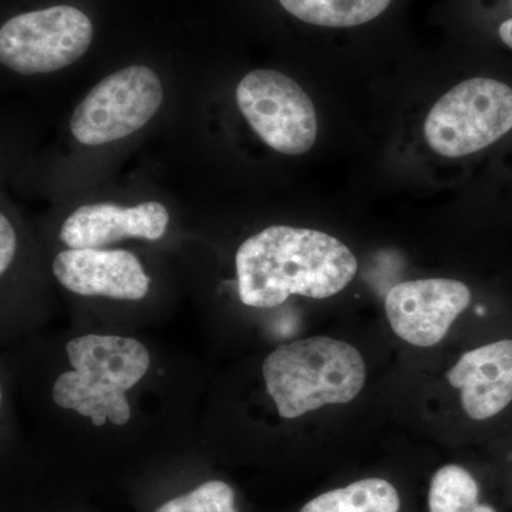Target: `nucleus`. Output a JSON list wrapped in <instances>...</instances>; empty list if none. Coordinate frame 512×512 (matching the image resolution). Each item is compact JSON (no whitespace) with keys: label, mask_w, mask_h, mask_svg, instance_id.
<instances>
[{"label":"nucleus","mask_w":512,"mask_h":512,"mask_svg":"<svg viewBox=\"0 0 512 512\" xmlns=\"http://www.w3.org/2000/svg\"><path fill=\"white\" fill-rule=\"evenodd\" d=\"M239 298L252 308H275L292 295L326 299L355 279L359 264L342 241L309 228L275 225L239 247Z\"/></svg>","instance_id":"obj_1"},{"label":"nucleus","mask_w":512,"mask_h":512,"mask_svg":"<svg viewBox=\"0 0 512 512\" xmlns=\"http://www.w3.org/2000/svg\"><path fill=\"white\" fill-rule=\"evenodd\" d=\"M266 392L284 419L355 400L366 383L359 350L328 336L278 346L262 366Z\"/></svg>","instance_id":"obj_2"},{"label":"nucleus","mask_w":512,"mask_h":512,"mask_svg":"<svg viewBox=\"0 0 512 512\" xmlns=\"http://www.w3.org/2000/svg\"><path fill=\"white\" fill-rule=\"evenodd\" d=\"M66 353L73 370L56 380L53 402L90 417L96 427L107 420L124 426L131 417L126 392L150 369L146 346L120 336L84 335L70 340Z\"/></svg>","instance_id":"obj_3"},{"label":"nucleus","mask_w":512,"mask_h":512,"mask_svg":"<svg viewBox=\"0 0 512 512\" xmlns=\"http://www.w3.org/2000/svg\"><path fill=\"white\" fill-rule=\"evenodd\" d=\"M512 128V89L494 79L466 80L444 94L424 123L431 150L466 157L500 140Z\"/></svg>","instance_id":"obj_4"},{"label":"nucleus","mask_w":512,"mask_h":512,"mask_svg":"<svg viewBox=\"0 0 512 512\" xmlns=\"http://www.w3.org/2000/svg\"><path fill=\"white\" fill-rule=\"evenodd\" d=\"M92 40V22L73 6L22 13L0 29V62L25 76L57 72L84 56Z\"/></svg>","instance_id":"obj_5"},{"label":"nucleus","mask_w":512,"mask_h":512,"mask_svg":"<svg viewBox=\"0 0 512 512\" xmlns=\"http://www.w3.org/2000/svg\"><path fill=\"white\" fill-rule=\"evenodd\" d=\"M164 92L146 66L110 74L74 110L70 130L84 146H101L136 133L156 116Z\"/></svg>","instance_id":"obj_6"},{"label":"nucleus","mask_w":512,"mask_h":512,"mask_svg":"<svg viewBox=\"0 0 512 512\" xmlns=\"http://www.w3.org/2000/svg\"><path fill=\"white\" fill-rule=\"evenodd\" d=\"M235 96L242 116L269 147L286 156H301L315 144V106L291 77L276 70H254L239 82Z\"/></svg>","instance_id":"obj_7"},{"label":"nucleus","mask_w":512,"mask_h":512,"mask_svg":"<svg viewBox=\"0 0 512 512\" xmlns=\"http://www.w3.org/2000/svg\"><path fill=\"white\" fill-rule=\"evenodd\" d=\"M471 302V291L454 279H417L393 286L384 302L393 332L409 345L431 348Z\"/></svg>","instance_id":"obj_8"},{"label":"nucleus","mask_w":512,"mask_h":512,"mask_svg":"<svg viewBox=\"0 0 512 512\" xmlns=\"http://www.w3.org/2000/svg\"><path fill=\"white\" fill-rule=\"evenodd\" d=\"M53 274L70 292L104 296L117 301H140L150 289V278L128 251L69 249L53 261Z\"/></svg>","instance_id":"obj_9"},{"label":"nucleus","mask_w":512,"mask_h":512,"mask_svg":"<svg viewBox=\"0 0 512 512\" xmlns=\"http://www.w3.org/2000/svg\"><path fill=\"white\" fill-rule=\"evenodd\" d=\"M471 420L493 419L512 403V339L497 340L464 353L447 373Z\"/></svg>","instance_id":"obj_10"},{"label":"nucleus","mask_w":512,"mask_h":512,"mask_svg":"<svg viewBox=\"0 0 512 512\" xmlns=\"http://www.w3.org/2000/svg\"><path fill=\"white\" fill-rule=\"evenodd\" d=\"M167 208L144 202L131 208L113 204L83 205L64 221L60 239L70 249H99L124 238L157 241L167 232Z\"/></svg>","instance_id":"obj_11"},{"label":"nucleus","mask_w":512,"mask_h":512,"mask_svg":"<svg viewBox=\"0 0 512 512\" xmlns=\"http://www.w3.org/2000/svg\"><path fill=\"white\" fill-rule=\"evenodd\" d=\"M399 488L383 477H366L316 495L299 512H402Z\"/></svg>","instance_id":"obj_12"},{"label":"nucleus","mask_w":512,"mask_h":512,"mask_svg":"<svg viewBox=\"0 0 512 512\" xmlns=\"http://www.w3.org/2000/svg\"><path fill=\"white\" fill-rule=\"evenodd\" d=\"M427 512H500L483 497L477 477L460 464L437 468L427 490Z\"/></svg>","instance_id":"obj_13"},{"label":"nucleus","mask_w":512,"mask_h":512,"mask_svg":"<svg viewBox=\"0 0 512 512\" xmlns=\"http://www.w3.org/2000/svg\"><path fill=\"white\" fill-rule=\"evenodd\" d=\"M302 22L323 28H353L382 15L392 0H279Z\"/></svg>","instance_id":"obj_14"},{"label":"nucleus","mask_w":512,"mask_h":512,"mask_svg":"<svg viewBox=\"0 0 512 512\" xmlns=\"http://www.w3.org/2000/svg\"><path fill=\"white\" fill-rule=\"evenodd\" d=\"M154 512H238L235 491L220 480L198 485L191 493L167 501Z\"/></svg>","instance_id":"obj_15"},{"label":"nucleus","mask_w":512,"mask_h":512,"mask_svg":"<svg viewBox=\"0 0 512 512\" xmlns=\"http://www.w3.org/2000/svg\"><path fill=\"white\" fill-rule=\"evenodd\" d=\"M16 254V234L5 215L0 217V274H5Z\"/></svg>","instance_id":"obj_16"},{"label":"nucleus","mask_w":512,"mask_h":512,"mask_svg":"<svg viewBox=\"0 0 512 512\" xmlns=\"http://www.w3.org/2000/svg\"><path fill=\"white\" fill-rule=\"evenodd\" d=\"M500 37L505 45L512 49V19L505 20L500 26Z\"/></svg>","instance_id":"obj_17"},{"label":"nucleus","mask_w":512,"mask_h":512,"mask_svg":"<svg viewBox=\"0 0 512 512\" xmlns=\"http://www.w3.org/2000/svg\"><path fill=\"white\" fill-rule=\"evenodd\" d=\"M511 494H512V483H511Z\"/></svg>","instance_id":"obj_18"}]
</instances>
